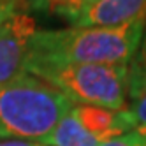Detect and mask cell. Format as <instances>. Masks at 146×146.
Wrapping results in <instances>:
<instances>
[{
    "instance_id": "cell-1",
    "label": "cell",
    "mask_w": 146,
    "mask_h": 146,
    "mask_svg": "<svg viewBox=\"0 0 146 146\" xmlns=\"http://www.w3.org/2000/svg\"><path fill=\"white\" fill-rule=\"evenodd\" d=\"M146 19L121 27L37 30L27 64H109L129 65L144 34Z\"/></svg>"
},
{
    "instance_id": "cell-2",
    "label": "cell",
    "mask_w": 146,
    "mask_h": 146,
    "mask_svg": "<svg viewBox=\"0 0 146 146\" xmlns=\"http://www.w3.org/2000/svg\"><path fill=\"white\" fill-rule=\"evenodd\" d=\"M72 106L55 86L23 74L0 85V137L42 143Z\"/></svg>"
},
{
    "instance_id": "cell-3",
    "label": "cell",
    "mask_w": 146,
    "mask_h": 146,
    "mask_svg": "<svg viewBox=\"0 0 146 146\" xmlns=\"http://www.w3.org/2000/svg\"><path fill=\"white\" fill-rule=\"evenodd\" d=\"M25 74L55 86L79 106L111 111L125 109L129 97V65L109 64H25Z\"/></svg>"
},
{
    "instance_id": "cell-4",
    "label": "cell",
    "mask_w": 146,
    "mask_h": 146,
    "mask_svg": "<svg viewBox=\"0 0 146 146\" xmlns=\"http://www.w3.org/2000/svg\"><path fill=\"white\" fill-rule=\"evenodd\" d=\"M37 28L28 13L18 11L0 27V85L25 74L28 49Z\"/></svg>"
},
{
    "instance_id": "cell-5",
    "label": "cell",
    "mask_w": 146,
    "mask_h": 146,
    "mask_svg": "<svg viewBox=\"0 0 146 146\" xmlns=\"http://www.w3.org/2000/svg\"><path fill=\"white\" fill-rule=\"evenodd\" d=\"M146 19V0H99L74 19L72 27H121Z\"/></svg>"
},
{
    "instance_id": "cell-6",
    "label": "cell",
    "mask_w": 146,
    "mask_h": 146,
    "mask_svg": "<svg viewBox=\"0 0 146 146\" xmlns=\"http://www.w3.org/2000/svg\"><path fill=\"white\" fill-rule=\"evenodd\" d=\"M42 144L44 146H99L102 143L83 127L79 120L76 118L74 111L70 109L58 121L53 132L42 141Z\"/></svg>"
},
{
    "instance_id": "cell-7",
    "label": "cell",
    "mask_w": 146,
    "mask_h": 146,
    "mask_svg": "<svg viewBox=\"0 0 146 146\" xmlns=\"http://www.w3.org/2000/svg\"><path fill=\"white\" fill-rule=\"evenodd\" d=\"M146 88V27L141 44L129 64V99H135Z\"/></svg>"
},
{
    "instance_id": "cell-8",
    "label": "cell",
    "mask_w": 146,
    "mask_h": 146,
    "mask_svg": "<svg viewBox=\"0 0 146 146\" xmlns=\"http://www.w3.org/2000/svg\"><path fill=\"white\" fill-rule=\"evenodd\" d=\"M42 2L46 11L65 18L70 23H74V19L81 13V0H42Z\"/></svg>"
},
{
    "instance_id": "cell-9",
    "label": "cell",
    "mask_w": 146,
    "mask_h": 146,
    "mask_svg": "<svg viewBox=\"0 0 146 146\" xmlns=\"http://www.w3.org/2000/svg\"><path fill=\"white\" fill-rule=\"evenodd\" d=\"M99 146H146V132L141 129H135L132 132L120 135V137L109 139Z\"/></svg>"
},
{
    "instance_id": "cell-10",
    "label": "cell",
    "mask_w": 146,
    "mask_h": 146,
    "mask_svg": "<svg viewBox=\"0 0 146 146\" xmlns=\"http://www.w3.org/2000/svg\"><path fill=\"white\" fill-rule=\"evenodd\" d=\"M130 111L135 118V123H137V129L146 132V88L139 93L135 99H132V106Z\"/></svg>"
},
{
    "instance_id": "cell-11",
    "label": "cell",
    "mask_w": 146,
    "mask_h": 146,
    "mask_svg": "<svg viewBox=\"0 0 146 146\" xmlns=\"http://www.w3.org/2000/svg\"><path fill=\"white\" fill-rule=\"evenodd\" d=\"M18 11H19V7H18L16 0H0V27Z\"/></svg>"
},
{
    "instance_id": "cell-12",
    "label": "cell",
    "mask_w": 146,
    "mask_h": 146,
    "mask_svg": "<svg viewBox=\"0 0 146 146\" xmlns=\"http://www.w3.org/2000/svg\"><path fill=\"white\" fill-rule=\"evenodd\" d=\"M18 2V7L21 13H27L28 9H44V2L42 0H16Z\"/></svg>"
},
{
    "instance_id": "cell-13",
    "label": "cell",
    "mask_w": 146,
    "mask_h": 146,
    "mask_svg": "<svg viewBox=\"0 0 146 146\" xmlns=\"http://www.w3.org/2000/svg\"><path fill=\"white\" fill-rule=\"evenodd\" d=\"M0 146H44L42 143H35V141H21V139H9L2 141Z\"/></svg>"
},
{
    "instance_id": "cell-14",
    "label": "cell",
    "mask_w": 146,
    "mask_h": 146,
    "mask_svg": "<svg viewBox=\"0 0 146 146\" xmlns=\"http://www.w3.org/2000/svg\"><path fill=\"white\" fill-rule=\"evenodd\" d=\"M95 2H99V0H81V13L85 11V9H88L90 5H93Z\"/></svg>"
}]
</instances>
